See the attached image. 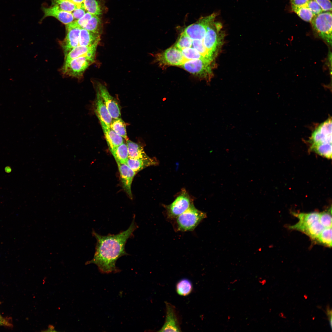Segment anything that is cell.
I'll list each match as a JSON object with an SVG mask.
<instances>
[{"instance_id":"obj_9","label":"cell","mask_w":332,"mask_h":332,"mask_svg":"<svg viewBox=\"0 0 332 332\" xmlns=\"http://www.w3.org/2000/svg\"><path fill=\"white\" fill-rule=\"evenodd\" d=\"M155 61L163 69L170 66H181L186 61L181 51L174 46L156 54Z\"/></svg>"},{"instance_id":"obj_12","label":"cell","mask_w":332,"mask_h":332,"mask_svg":"<svg viewBox=\"0 0 332 332\" xmlns=\"http://www.w3.org/2000/svg\"><path fill=\"white\" fill-rule=\"evenodd\" d=\"M96 90L99 93L113 119L121 118L120 108L117 101L111 96L106 86L100 82L96 85Z\"/></svg>"},{"instance_id":"obj_41","label":"cell","mask_w":332,"mask_h":332,"mask_svg":"<svg viewBox=\"0 0 332 332\" xmlns=\"http://www.w3.org/2000/svg\"><path fill=\"white\" fill-rule=\"evenodd\" d=\"M291 5L301 6L306 3L309 0H290Z\"/></svg>"},{"instance_id":"obj_6","label":"cell","mask_w":332,"mask_h":332,"mask_svg":"<svg viewBox=\"0 0 332 332\" xmlns=\"http://www.w3.org/2000/svg\"><path fill=\"white\" fill-rule=\"evenodd\" d=\"M212 64L205 60L198 59L186 61L180 66L199 78L209 81L213 75Z\"/></svg>"},{"instance_id":"obj_2","label":"cell","mask_w":332,"mask_h":332,"mask_svg":"<svg viewBox=\"0 0 332 332\" xmlns=\"http://www.w3.org/2000/svg\"><path fill=\"white\" fill-rule=\"evenodd\" d=\"M310 150L326 158H332V120L329 117L312 132L308 140Z\"/></svg>"},{"instance_id":"obj_34","label":"cell","mask_w":332,"mask_h":332,"mask_svg":"<svg viewBox=\"0 0 332 332\" xmlns=\"http://www.w3.org/2000/svg\"><path fill=\"white\" fill-rule=\"evenodd\" d=\"M192 40L184 31L174 46L180 50L185 48L191 47L192 45Z\"/></svg>"},{"instance_id":"obj_14","label":"cell","mask_w":332,"mask_h":332,"mask_svg":"<svg viewBox=\"0 0 332 332\" xmlns=\"http://www.w3.org/2000/svg\"><path fill=\"white\" fill-rule=\"evenodd\" d=\"M319 213L317 212L308 213L293 212L292 214L297 217L299 221L295 224L289 226V228L304 233L312 223L319 220Z\"/></svg>"},{"instance_id":"obj_15","label":"cell","mask_w":332,"mask_h":332,"mask_svg":"<svg viewBox=\"0 0 332 332\" xmlns=\"http://www.w3.org/2000/svg\"><path fill=\"white\" fill-rule=\"evenodd\" d=\"M120 173L123 188L130 198H132V183L136 172L126 164L117 163Z\"/></svg>"},{"instance_id":"obj_39","label":"cell","mask_w":332,"mask_h":332,"mask_svg":"<svg viewBox=\"0 0 332 332\" xmlns=\"http://www.w3.org/2000/svg\"><path fill=\"white\" fill-rule=\"evenodd\" d=\"M84 7L75 9L72 13L74 19L77 20L82 17L86 13Z\"/></svg>"},{"instance_id":"obj_32","label":"cell","mask_w":332,"mask_h":332,"mask_svg":"<svg viewBox=\"0 0 332 332\" xmlns=\"http://www.w3.org/2000/svg\"><path fill=\"white\" fill-rule=\"evenodd\" d=\"M101 25L100 19L97 16L93 15L83 29L100 34L101 31Z\"/></svg>"},{"instance_id":"obj_23","label":"cell","mask_w":332,"mask_h":332,"mask_svg":"<svg viewBox=\"0 0 332 332\" xmlns=\"http://www.w3.org/2000/svg\"><path fill=\"white\" fill-rule=\"evenodd\" d=\"M117 163L126 164L129 158L127 144L123 143L111 152Z\"/></svg>"},{"instance_id":"obj_36","label":"cell","mask_w":332,"mask_h":332,"mask_svg":"<svg viewBox=\"0 0 332 332\" xmlns=\"http://www.w3.org/2000/svg\"><path fill=\"white\" fill-rule=\"evenodd\" d=\"M302 6L310 9L314 16L323 12L320 6L314 0H309Z\"/></svg>"},{"instance_id":"obj_19","label":"cell","mask_w":332,"mask_h":332,"mask_svg":"<svg viewBox=\"0 0 332 332\" xmlns=\"http://www.w3.org/2000/svg\"><path fill=\"white\" fill-rule=\"evenodd\" d=\"M96 115L99 120L110 126L113 118L98 92L96 90V97L94 103Z\"/></svg>"},{"instance_id":"obj_1","label":"cell","mask_w":332,"mask_h":332,"mask_svg":"<svg viewBox=\"0 0 332 332\" xmlns=\"http://www.w3.org/2000/svg\"><path fill=\"white\" fill-rule=\"evenodd\" d=\"M135 217L128 229L117 234L102 235L93 230L92 234L97 240L95 251L92 259L87 261L85 264H95L100 271L104 274L120 271L116 266V262L121 256L128 255L125 246L128 239L133 236L134 231L137 228Z\"/></svg>"},{"instance_id":"obj_30","label":"cell","mask_w":332,"mask_h":332,"mask_svg":"<svg viewBox=\"0 0 332 332\" xmlns=\"http://www.w3.org/2000/svg\"><path fill=\"white\" fill-rule=\"evenodd\" d=\"M52 5L64 11L72 13L77 6L72 0H51Z\"/></svg>"},{"instance_id":"obj_7","label":"cell","mask_w":332,"mask_h":332,"mask_svg":"<svg viewBox=\"0 0 332 332\" xmlns=\"http://www.w3.org/2000/svg\"><path fill=\"white\" fill-rule=\"evenodd\" d=\"M94 58L82 56L65 62L61 68L62 72L69 76L80 78L87 68L94 61Z\"/></svg>"},{"instance_id":"obj_33","label":"cell","mask_w":332,"mask_h":332,"mask_svg":"<svg viewBox=\"0 0 332 332\" xmlns=\"http://www.w3.org/2000/svg\"><path fill=\"white\" fill-rule=\"evenodd\" d=\"M181 51L182 55L186 61L189 60L198 59H204L207 61L194 48L191 47L186 48L182 49Z\"/></svg>"},{"instance_id":"obj_28","label":"cell","mask_w":332,"mask_h":332,"mask_svg":"<svg viewBox=\"0 0 332 332\" xmlns=\"http://www.w3.org/2000/svg\"><path fill=\"white\" fill-rule=\"evenodd\" d=\"M192 45L194 48L206 60L211 63L214 62L215 58L206 49L204 45L203 40H193L192 41Z\"/></svg>"},{"instance_id":"obj_31","label":"cell","mask_w":332,"mask_h":332,"mask_svg":"<svg viewBox=\"0 0 332 332\" xmlns=\"http://www.w3.org/2000/svg\"><path fill=\"white\" fill-rule=\"evenodd\" d=\"M83 3L85 9L88 12L97 16L101 14V7L97 0H85Z\"/></svg>"},{"instance_id":"obj_18","label":"cell","mask_w":332,"mask_h":332,"mask_svg":"<svg viewBox=\"0 0 332 332\" xmlns=\"http://www.w3.org/2000/svg\"><path fill=\"white\" fill-rule=\"evenodd\" d=\"M98 44L89 46L79 45L73 48L65 56V62L82 56L95 57Z\"/></svg>"},{"instance_id":"obj_4","label":"cell","mask_w":332,"mask_h":332,"mask_svg":"<svg viewBox=\"0 0 332 332\" xmlns=\"http://www.w3.org/2000/svg\"><path fill=\"white\" fill-rule=\"evenodd\" d=\"M315 34L330 47L332 45V13L324 11L315 15L310 22Z\"/></svg>"},{"instance_id":"obj_21","label":"cell","mask_w":332,"mask_h":332,"mask_svg":"<svg viewBox=\"0 0 332 332\" xmlns=\"http://www.w3.org/2000/svg\"><path fill=\"white\" fill-rule=\"evenodd\" d=\"M100 39V34L81 28L79 38V45L91 46L98 44Z\"/></svg>"},{"instance_id":"obj_13","label":"cell","mask_w":332,"mask_h":332,"mask_svg":"<svg viewBox=\"0 0 332 332\" xmlns=\"http://www.w3.org/2000/svg\"><path fill=\"white\" fill-rule=\"evenodd\" d=\"M165 303L166 310L165 321L158 331H181L180 318L176 307L169 302H165Z\"/></svg>"},{"instance_id":"obj_5","label":"cell","mask_w":332,"mask_h":332,"mask_svg":"<svg viewBox=\"0 0 332 332\" xmlns=\"http://www.w3.org/2000/svg\"><path fill=\"white\" fill-rule=\"evenodd\" d=\"M206 217L205 213L196 209L193 205L176 218L178 229L184 231H192Z\"/></svg>"},{"instance_id":"obj_37","label":"cell","mask_w":332,"mask_h":332,"mask_svg":"<svg viewBox=\"0 0 332 332\" xmlns=\"http://www.w3.org/2000/svg\"><path fill=\"white\" fill-rule=\"evenodd\" d=\"M93 15L87 12L81 18L75 21L77 25L81 28H84Z\"/></svg>"},{"instance_id":"obj_20","label":"cell","mask_w":332,"mask_h":332,"mask_svg":"<svg viewBox=\"0 0 332 332\" xmlns=\"http://www.w3.org/2000/svg\"><path fill=\"white\" fill-rule=\"evenodd\" d=\"M157 161L155 158L150 157L148 159L128 158L126 164L136 173L148 166L156 165Z\"/></svg>"},{"instance_id":"obj_26","label":"cell","mask_w":332,"mask_h":332,"mask_svg":"<svg viewBox=\"0 0 332 332\" xmlns=\"http://www.w3.org/2000/svg\"><path fill=\"white\" fill-rule=\"evenodd\" d=\"M325 228L318 220L310 225L303 233L314 241Z\"/></svg>"},{"instance_id":"obj_35","label":"cell","mask_w":332,"mask_h":332,"mask_svg":"<svg viewBox=\"0 0 332 332\" xmlns=\"http://www.w3.org/2000/svg\"><path fill=\"white\" fill-rule=\"evenodd\" d=\"M331 207L327 211L320 212L319 221L325 228H332Z\"/></svg>"},{"instance_id":"obj_25","label":"cell","mask_w":332,"mask_h":332,"mask_svg":"<svg viewBox=\"0 0 332 332\" xmlns=\"http://www.w3.org/2000/svg\"><path fill=\"white\" fill-rule=\"evenodd\" d=\"M192 285L191 281L187 279H183L177 283L176 290L177 294L182 296H187L190 294L192 290Z\"/></svg>"},{"instance_id":"obj_3","label":"cell","mask_w":332,"mask_h":332,"mask_svg":"<svg viewBox=\"0 0 332 332\" xmlns=\"http://www.w3.org/2000/svg\"><path fill=\"white\" fill-rule=\"evenodd\" d=\"M224 35L222 23L214 21L208 28L203 40L204 46L215 58L223 44Z\"/></svg>"},{"instance_id":"obj_43","label":"cell","mask_w":332,"mask_h":332,"mask_svg":"<svg viewBox=\"0 0 332 332\" xmlns=\"http://www.w3.org/2000/svg\"><path fill=\"white\" fill-rule=\"evenodd\" d=\"M72 1L77 5L78 8L82 7H84L83 2L85 0H72Z\"/></svg>"},{"instance_id":"obj_8","label":"cell","mask_w":332,"mask_h":332,"mask_svg":"<svg viewBox=\"0 0 332 332\" xmlns=\"http://www.w3.org/2000/svg\"><path fill=\"white\" fill-rule=\"evenodd\" d=\"M218 15L216 13L205 17H200L196 22L191 24L184 31L193 40H202L208 27L214 21Z\"/></svg>"},{"instance_id":"obj_42","label":"cell","mask_w":332,"mask_h":332,"mask_svg":"<svg viewBox=\"0 0 332 332\" xmlns=\"http://www.w3.org/2000/svg\"><path fill=\"white\" fill-rule=\"evenodd\" d=\"M326 313L329 321L331 328H332V311L330 307L328 306L326 307Z\"/></svg>"},{"instance_id":"obj_22","label":"cell","mask_w":332,"mask_h":332,"mask_svg":"<svg viewBox=\"0 0 332 332\" xmlns=\"http://www.w3.org/2000/svg\"><path fill=\"white\" fill-rule=\"evenodd\" d=\"M126 144L129 158L148 159L150 158L146 154L143 148L140 145L128 140H126Z\"/></svg>"},{"instance_id":"obj_27","label":"cell","mask_w":332,"mask_h":332,"mask_svg":"<svg viewBox=\"0 0 332 332\" xmlns=\"http://www.w3.org/2000/svg\"><path fill=\"white\" fill-rule=\"evenodd\" d=\"M291 8L300 18L306 22H310L314 16L310 9L305 6L291 5Z\"/></svg>"},{"instance_id":"obj_11","label":"cell","mask_w":332,"mask_h":332,"mask_svg":"<svg viewBox=\"0 0 332 332\" xmlns=\"http://www.w3.org/2000/svg\"><path fill=\"white\" fill-rule=\"evenodd\" d=\"M81 29L75 21L66 25V36L61 44L65 56L73 48L79 45Z\"/></svg>"},{"instance_id":"obj_29","label":"cell","mask_w":332,"mask_h":332,"mask_svg":"<svg viewBox=\"0 0 332 332\" xmlns=\"http://www.w3.org/2000/svg\"><path fill=\"white\" fill-rule=\"evenodd\" d=\"M329 247L332 246V228H325L314 241Z\"/></svg>"},{"instance_id":"obj_17","label":"cell","mask_w":332,"mask_h":332,"mask_svg":"<svg viewBox=\"0 0 332 332\" xmlns=\"http://www.w3.org/2000/svg\"><path fill=\"white\" fill-rule=\"evenodd\" d=\"M109 148L112 152L117 146L124 143V138L116 133L110 126L99 120Z\"/></svg>"},{"instance_id":"obj_40","label":"cell","mask_w":332,"mask_h":332,"mask_svg":"<svg viewBox=\"0 0 332 332\" xmlns=\"http://www.w3.org/2000/svg\"><path fill=\"white\" fill-rule=\"evenodd\" d=\"M0 326H5L10 327L12 324L7 318L3 317L0 314Z\"/></svg>"},{"instance_id":"obj_44","label":"cell","mask_w":332,"mask_h":332,"mask_svg":"<svg viewBox=\"0 0 332 332\" xmlns=\"http://www.w3.org/2000/svg\"><path fill=\"white\" fill-rule=\"evenodd\" d=\"M42 331L45 332H56V330H55L54 329V327L52 325H49L48 328L45 330H42Z\"/></svg>"},{"instance_id":"obj_16","label":"cell","mask_w":332,"mask_h":332,"mask_svg":"<svg viewBox=\"0 0 332 332\" xmlns=\"http://www.w3.org/2000/svg\"><path fill=\"white\" fill-rule=\"evenodd\" d=\"M43 18L52 16L54 17L66 25L73 21L74 18L72 13L65 11L60 9L57 6H53L49 8H43Z\"/></svg>"},{"instance_id":"obj_38","label":"cell","mask_w":332,"mask_h":332,"mask_svg":"<svg viewBox=\"0 0 332 332\" xmlns=\"http://www.w3.org/2000/svg\"><path fill=\"white\" fill-rule=\"evenodd\" d=\"M320 6L323 11H331L332 3L330 0H314Z\"/></svg>"},{"instance_id":"obj_10","label":"cell","mask_w":332,"mask_h":332,"mask_svg":"<svg viewBox=\"0 0 332 332\" xmlns=\"http://www.w3.org/2000/svg\"><path fill=\"white\" fill-rule=\"evenodd\" d=\"M193 205L189 195L184 189L171 204L166 206L165 208L168 216L174 218L185 211Z\"/></svg>"},{"instance_id":"obj_24","label":"cell","mask_w":332,"mask_h":332,"mask_svg":"<svg viewBox=\"0 0 332 332\" xmlns=\"http://www.w3.org/2000/svg\"><path fill=\"white\" fill-rule=\"evenodd\" d=\"M110 127L116 133L126 140H128L125 123L121 118L113 119Z\"/></svg>"}]
</instances>
